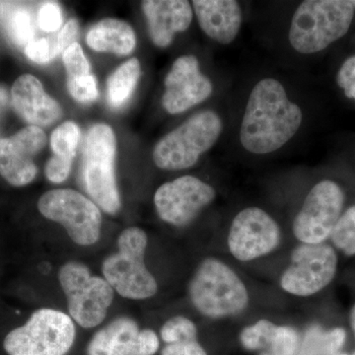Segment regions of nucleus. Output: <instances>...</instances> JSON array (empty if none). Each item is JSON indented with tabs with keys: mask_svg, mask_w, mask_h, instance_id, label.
Returning <instances> with one entry per match:
<instances>
[{
	"mask_svg": "<svg viewBox=\"0 0 355 355\" xmlns=\"http://www.w3.org/2000/svg\"><path fill=\"white\" fill-rule=\"evenodd\" d=\"M304 123L302 106L286 84L263 76L248 93L238 128V141L250 155L279 153L297 137Z\"/></svg>",
	"mask_w": 355,
	"mask_h": 355,
	"instance_id": "nucleus-1",
	"label": "nucleus"
},
{
	"mask_svg": "<svg viewBox=\"0 0 355 355\" xmlns=\"http://www.w3.org/2000/svg\"><path fill=\"white\" fill-rule=\"evenodd\" d=\"M354 15L350 0H305L292 14L287 42L298 55H316L347 34Z\"/></svg>",
	"mask_w": 355,
	"mask_h": 355,
	"instance_id": "nucleus-2",
	"label": "nucleus"
},
{
	"mask_svg": "<svg viewBox=\"0 0 355 355\" xmlns=\"http://www.w3.org/2000/svg\"><path fill=\"white\" fill-rule=\"evenodd\" d=\"M188 291L196 310L211 320L238 316L250 304L244 280L228 263L214 257L200 261Z\"/></svg>",
	"mask_w": 355,
	"mask_h": 355,
	"instance_id": "nucleus-3",
	"label": "nucleus"
},
{
	"mask_svg": "<svg viewBox=\"0 0 355 355\" xmlns=\"http://www.w3.org/2000/svg\"><path fill=\"white\" fill-rule=\"evenodd\" d=\"M223 130L221 114L214 110L198 112L159 140L154 147V163L167 171L190 169L216 146Z\"/></svg>",
	"mask_w": 355,
	"mask_h": 355,
	"instance_id": "nucleus-4",
	"label": "nucleus"
},
{
	"mask_svg": "<svg viewBox=\"0 0 355 355\" xmlns=\"http://www.w3.org/2000/svg\"><path fill=\"white\" fill-rule=\"evenodd\" d=\"M147 244L142 229L127 228L119 237L118 252L103 261L104 279L123 297L144 300L157 293V282L144 263Z\"/></svg>",
	"mask_w": 355,
	"mask_h": 355,
	"instance_id": "nucleus-5",
	"label": "nucleus"
},
{
	"mask_svg": "<svg viewBox=\"0 0 355 355\" xmlns=\"http://www.w3.org/2000/svg\"><path fill=\"white\" fill-rule=\"evenodd\" d=\"M116 153V135L109 125L97 123L88 130L81 172L84 190L108 214H116L121 209L114 173Z\"/></svg>",
	"mask_w": 355,
	"mask_h": 355,
	"instance_id": "nucleus-6",
	"label": "nucleus"
},
{
	"mask_svg": "<svg viewBox=\"0 0 355 355\" xmlns=\"http://www.w3.org/2000/svg\"><path fill=\"white\" fill-rule=\"evenodd\" d=\"M76 327L60 311H35L24 326L14 329L4 338L8 355H64L76 340Z\"/></svg>",
	"mask_w": 355,
	"mask_h": 355,
	"instance_id": "nucleus-7",
	"label": "nucleus"
},
{
	"mask_svg": "<svg viewBox=\"0 0 355 355\" xmlns=\"http://www.w3.org/2000/svg\"><path fill=\"white\" fill-rule=\"evenodd\" d=\"M345 203V193L338 182L323 179L313 184L292 218V234L299 244H322L330 239Z\"/></svg>",
	"mask_w": 355,
	"mask_h": 355,
	"instance_id": "nucleus-8",
	"label": "nucleus"
},
{
	"mask_svg": "<svg viewBox=\"0 0 355 355\" xmlns=\"http://www.w3.org/2000/svg\"><path fill=\"white\" fill-rule=\"evenodd\" d=\"M58 280L67 296L71 319L84 329L99 326L113 302L114 289L109 282L91 275L87 266L78 261L62 266Z\"/></svg>",
	"mask_w": 355,
	"mask_h": 355,
	"instance_id": "nucleus-9",
	"label": "nucleus"
},
{
	"mask_svg": "<svg viewBox=\"0 0 355 355\" xmlns=\"http://www.w3.org/2000/svg\"><path fill=\"white\" fill-rule=\"evenodd\" d=\"M338 265V254L330 244H298L280 275V288L295 297H311L333 282Z\"/></svg>",
	"mask_w": 355,
	"mask_h": 355,
	"instance_id": "nucleus-10",
	"label": "nucleus"
},
{
	"mask_svg": "<svg viewBox=\"0 0 355 355\" xmlns=\"http://www.w3.org/2000/svg\"><path fill=\"white\" fill-rule=\"evenodd\" d=\"M38 209L49 220L62 224L76 244L91 246L99 240L101 211L83 193L70 189L46 191L40 198Z\"/></svg>",
	"mask_w": 355,
	"mask_h": 355,
	"instance_id": "nucleus-11",
	"label": "nucleus"
},
{
	"mask_svg": "<svg viewBox=\"0 0 355 355\" xmlns=\"http://www.w3.org/2000/svg\"><path fill=\"white\" fill-rule=\"evenodd\" d=\"M282 239V228L275 216L263 207L249 205L230 222L228 251L236 261L251 263L275 252Z\"/></svg>",
	"mask_w": 355,
	"mask_h": 355,
	"instance_id": "nucleus-12",
	"label": "nucleus"
},
{
	"mask_svg": "<svg viewBox=\"0 0 355 355\" xmlns=\"http://www.w3.org/2000/svg\"><path fill=\"white\" fill-rule=\"evenodd\" d=\"M217 191L200 178L186 175L161 184L154 195V205L161 220L184 227L216 200Z\"/></svg>",
	"mask_w": 355,
	"mask_h": 355,
	"instance_id": "nucleus-13",
	"label": "nucleus"
},
{
	"mask_svg": "<svg viewBox=\"0 0 355 355\" xmlns=\"http://www.w3.org/2000/svg\"><path fill=\"white\" fill-rule=\"evenodd\" d=\"M162 105L171 114L184 113L207 101L214 94L211 79L202 73L195 55H182L166 76Z\"/></svg>",
	"mask_w": 355,
	"mask_h": 355,
	"instance_id": "nucleus-14",
	"label": "nucleus"
},
{
	"mask_svg": "<svg viewBox=\"0 0 355 355\" xmlns=\"http://www.w3.org/2000/svg\"><path fill=\"white\" fill-rule=\"evenodd\" d=\"M41 128H24L10 137L0 139V175L15 187L31 183L36 177L34 158L46 146Z\"/></svg>",
	"mask_w": 355,
	"mask_h": 355,
	"instance_id": "nucleus-15",
	"label": "nucleus"
},
{
	"mask_svg": "<svg viewBox=\"0 0 355 355\" xmlns=\"http://www.w3.org/2000/svg\"><path fill=\"white\" fill-rule=\"evenodd\" d=\"M160 347L157 334L140 330L135 320L121 317L97 331L89 343L88 355H154Z\"/></svg>",
	"mask_w": 355,
	"mask_h": 355,
	"instance_id": "nucleus-16",
	"label": "nucleus"
},
{
	"mask_svg": "<svg viewBox=\"0 0 355 355\" xmlns=\"http://www.w3.org/2000/svg\"><path fill=\"white\" fill-rule=\"evenodd\" d=\"M193 14L205 36L221 46L237 39L244 23V10L236 0H195Z\"/></svg>",
	"mask_w": 355,
	"mask_h": 355,
	"instance_id": "nucleus-17",
	"label": "nucleus"
},
{
	"mask_svg": "<svg viewBox=\"0 0 355 355\" xmlns=\"http://www.w3.org/2000/svg\"><path fill=\"white\" fill-rule=\"evenodd\" d=\"M11 101L16 113L32 127H48L60 120V104L46 94L36 77L24 74L16 79L11 90Z\"/></svg>",
	"mask_w": 355,
	"mask_h": 355,
	"instance_id": "nucleus-18",
	"label": "nucleus"
},
{
	"mask_svg": "<svg viewBox=\"0 0 355 355\" xmlns=\"http://www.w3.org/2000/svg\"><path fill=\"white\" fill-rule=\"evenodd\" d=\"M141 7L149 36L158 48L170 46L178 33L190 28L193 18V6L184 0H147Z\"/></svg>",
	"mask_w": 355,
	"mask_h": 355,
	"instance_id": "nucleus-19",
	"label": "nucleus"
},
{
	"mask_svg": "<svg viewBox=\"0 0 355 355\" xmlns=\"http://www.w3.org/2000/svg\"><path fill=\"white\" fill-rule=\"evenodd\" d=\"M80 139V128L74 121H65L51 133L53 155L46 163L44 173L53 183H62L69 178Z\"/></svg>",
	"mask_w": 355,
	"mask_h": 355,
	"instance_id": "nucleus-20",
	"label": "nucleus"
},
{
	"mask_svg": "<svg viewBox=\"0 0 355 355\" xmlns=\"http://www.w3.org/2000/svg\"><path fill=\"white\" fill-rule=\"evenodd\" d=\"M89 48L99 53L128 55L137 44L135 33L125 21L108 18L93 26L86 36Z\"/></svg>",
	"mask_w": 355,
	"mask_h": 355,
	"instance_id": "nucleus-21",
	"label": "nucleus"
},
{
	"mask_svg": "<svg viewBox=\"0 0 355 355\" xmlns=\"http://www.w3.org/2000/svg\"><path fill=\"white\" fill-rule=\"evenodd\" d=\"M62 60L67 73V87L70 95L81 103L94 101L98 97L97 83L90 72V65L83 48L74 43L64 51Z\"/></svg>",
	"mask_w": 355,
	"mask_h": 355,
	"instance_id": "nucleus-22",
	"label": "nucleus"
},
{
	"mask_svg": "<svg viewBox=\"0 0 355 355\" xmlns=\"http://www.w3.org/2000/svg\"><path fill=\"white\" fill-rule=\"evenodd\" d=\"M345 338V329L326 331L319 324H313L306 330L297 355H338Z\"/></svg>",
	"mask_w": 355,
	"mask_h": 355,
	"instance_id": "nucleus-23",
	"label": "nucleus"
},
{
	"mask_svg": "<svg viewBox=\"0 0 355 355\" xmlns=\"http://www.w3.org/2000/svg\"><path fill=\"white\" fill-rule=\"evenodd\" d=\"M141 67L137 58H133L114 70L107 83V95L110 105L121 108L132 96L139 83Z\"/></svg>",
	"mask_w": 355,
	"mask_h": 355,
	"instance_id": "nucleus-24",
	"label": "nucleus"
},
{
	"mask_svg": "<svg viewBox=\"0 0 355 355\" xmlns=\"http://www.w3.org/2000/svg\"><path fill=\"white\" fill-rule=\"evenodd\" d=\"M300 336L295 329L277 324L260 355H297Z\"/></svg>",
	"mask_w": 355,
	"mask_h": 355,
	"instance_id": "nucleus-25",
	"label": "nucleus"
},
{
	"mask_svg": "<svg viewBox=\"0 0 355 355\" xmlns=\"http://www.w3.org/2000/svg\"><path fill=\"white\" fill-rule=\"evenodd\" d=\"M330 240L334 248L345 256L355 254V205L343 212L336 227L334 228Z\"/></svg>",
	"mask_w": 355,
	"mask_h": 355,
	"instance_id": "nucleus-26",
	"label": "nucleus"
},
{
	"mask_svg": "<svg viewBox=\"0 0 355 355\" xmlns=\"http://www.w3.org/2000/svg\"><path fill=\"white\" fill-rule=\"evenodd\" d=\"M198 327L191 319L175 316L161 327L160 336L166 345L198 340Z\"/></svg>",
	"mask_w": 355,
	"mask_h": 355,
	"instance_id": "nucleus-27",
	"label": "nucleus"
},
{
	"mask_svg": "<svg viewBox=\"0 0 355 355\" xmlns=\"http://www.w3.org/2000/svg\"><path fill=\"white\" fill-rule=\"evenodd\" d=\"M277 324L270 320L261 319L256 323L245 327L239 338L242 347L250 352H261Z\"/></svg>",
	"mask_w": 355,
	"mask_h": 355,
	"instance_id": "nucleus-28",
	"label": "nucleus"
},
{
	"mask_svg": "<svg viewBox=\"0 0 355 355\" xmlns=\"http://www.w3.org/2000/svg\"><path fill=\"white\" fill-rule=\"evenodd\" d=\"M8 31L17 46H27L34 38V28L30 13L24 9L15 11L8 23Z\"/></svg>",
	"mask_w": 355,
	"mask_h": 355,
	"instance_id": "nucleus-29",
	"label": "nucleus"
},
{
	"mask_svg": "<svg viewBox=\"0 0 355 355\" xmlns=\"http://www.w3.org/2000/svg\"><path fill=\"white\" fill-rule=\"evenodd\" d=\"M25 55L37 64H46L57 57L55 40L40 39L25 46Z\"/></svg>",
	"mask_w": 355,
	"mask_h": 355,
	"instance_id": "nucleus-30",
	"label": "nucleus"
},
{
	"mask_svg": "<svg viewBox=\"0 0 355 355\" xmlns=\"http://www.w3.org/2000/svg\"><path fill=\"white\" fill-rule=\"evenodd\" d=\"M336 83L345 97L355 101V55L347 58L340 64L336 73Z\"/></svg>",
	"mask_w": 355,
	"mask_h": 355,
	"instance_id": "nucleus-31",
	"label": "nucleus"
},
{
	"mask_svg": "<svg viewBox=\"0 0 355 355\" xmlns=\"http://www.w3.org/2000/svg\"><path fill=\"white\" fill-rule=\"evenodd\" d=\"M62 9L55 2H48L40 8L38 25L44 32H55L62 27Z\"/></svg>",
	"mask_w": 355,
	"mask_h": 355,
	"instance_id": "nucleus-32",
	"label": "nucleus"
},
{
	"mask_svg": "<svg viewBox=\"0 0 355 355\" xmlns=\"http://www.w3.org/2000/svg\"><path fill=\"white\" fill-rule=\"evenodd\" d=\"M79 25L76 19L69 20L62 28V31L55 39V46L57 55L64 53L71 44L76 43L78 36Z\"/></svg>",
	"mask_w": 355,
	"mask_h": 355,
	"instance_id": "nucleus-33",
	"label": "nucleus"
},
{
	"mask_svg": "<svg viewBox=\"0 0 355 355\" xmlns=\"http://www.w3.org/2000/svg\"><path fill=\"white\" fill-rule=\"evenodd\" d=\"M161 355H207V352L198 340H191L166 345Z\"/></svg>",
	"mask_w": 355,
	"mask_h": 355,
	"instance_id": "nucleus-34",
	"label": "nucleus"
},
{
	"mask_svg": "<svg viewBox=\"0 0 355 355\" xmlns=\"http://www.w3.org/2000/svg\"><path fill=\"white\" fill-rule=\"evenodd\" d=\"M349 322L350 326H352V331H354L355 336V304L352 306V310H350Z\"/></svg>",
	"mask_w": 355,
	"mask_h": 355,
	"instance_id": "nucleus-35",
	"label": "nucleus"
},
{
	"mask_svg": "<svg viewBox=\"0 0 355 355\" xmlns=\"http://www.w3.org/2000/svg\"><path fill=\"white\" fill-rule=\"evenodd\" d=\"M350 2H352V6L355 8V0H350Z\"/></svg>",
	"mask_w": 355,
	"mask_h": 355,
	"instance_id": "nucleus-36",
	"label": "nucleus"
},
{
	"mask_svg": "<svg viewBox=\"0 0 355 355\" xmlns=\"http://www.w3.org/2000/svg\"><path fill=\"white\" fill-rule=\"evenodd\" d=\"M338 355H355V352H352V354H338Z\"/></svg>",
	"mask_w": 355,
	"mask_h": 355,
	"instance_id": "nucleus-37",
	"label": "nucleus"
}]
</instances>
